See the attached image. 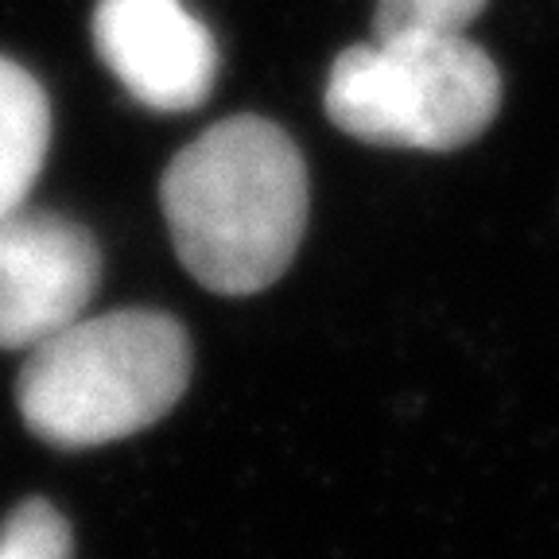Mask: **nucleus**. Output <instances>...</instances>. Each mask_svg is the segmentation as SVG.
Wrapping results in <instances>:
<instances>
[{
	"label": "nucleus",
	"mask_w": 559,
	"mask_h": 559,
	"mask_svg": "<svg viewBox=\"0 0 559 559\" xmlns=\"http://www.w3.org/2000/svg\"><path fill=\"white\" fill-rule=\"evenodd\" d=\"M102 280V249L55 210L0 214V349H35L82 319Z\"/></svg>",
	"instance_id": "obj_4"
},
{
	"label": "nucleus",
	"mask_w": 559,
	"mask_h": 559,
	"mask_svg": "<svg viewBox=\"0 0 559 559\" xmlns=\"http://www.w3.org/2000/svg\"><path fill=\"white\" fill-rule=\"evenodd\" d=\"M159 206L175 253L202 288L257 296L292 269L304 241V152L269 117H226L167 164Z\"/></svg>",
	"instance_id": "obj_1"
},
{
	"label": "nucleus",
	"mask_w": 559,
	"mask_h": 559,
	"mask_svg": "<svg viewBox=\"0 0 559 559\" xmlns=\"http://www.w3.org/2000/svg\"><path fill=\"white\" fill-rule=\"evenodd\" d=\"M51 148V102L35 74L0 55V214L27 202Z\"/></svg>",
	"instance_id": "obj_6"
},
{
	"label": "nucleus",
	"mask_w": 559,
	"mask_h": 559,
	"mask_svg": "<svg viewBox=\"0 0 559 559\" xmlns=\"http://www.w3.org/2000/svg\"><path fill=\"white\" fill-rule=\"evenodd\" d=\"M94 47L117 82L159 114L199 109L218 82V44L183 0H97Z\"/></svg>",
	"instance_id": "obj_5"
},
{
	"label": "nucleus",
	"mask_w": 559,
	"mask_h": 559,
	"mask_svg": "<svg viewBox=\"0 0 559 559\" xmlns=\"http://www.w3.org/2000/svg\"><path fill=\"white\" fill-rule=\"evenodd\" d=\"M486 0H377L373 39L412 32H466Z\"/></svg>",
	"instance_id": "obj_8"
},
{
	"label": "nucleus",
	"mask_w": 559,
	"mask_h": 559,
	"mask_svg": "<svg viewBox=\"0 0 559 559\" xmlns=\"http://www.w3.org/2000/svg\"><path fill=\"white\" fill-rule=\"evenodd\" d=\"M323 109L361 144L459 152L498 117L501 74L466 32L389 35L334 59Z\"/></svg>",
	"instance_id": "obj_3"
},
{
	"label": "nucleus",
	"mask_w": 559,
	"mask_h": 559,
	"mask_svg": "<svg viewBox=\"0 0 559 559\" xmlns=\"http://www.w3.org/2000/svg\"><path fill=\"white\" fill-rule=\"evenodd\" d=\"M191 384V338L171 314H82L27 349L16 404L27 431L59 451H90L152 428Z\"/></svg>",
	"instance_id": "obj_2"
},
{
	"label": "nucleus",
	"mask_w": 559,
	"mask_h": 559,
	"mask_svg": "<svg viewBox=\"0 0 559 559\" xmlns=\"http://www.w3.org/2000/svg\"><path fill=\"white\" fill-rule=\"evenodd\" d=\"M0 559H74L67 516L44 498L20 501L0 524Z\"/></svg>",
	"instance_id": "obj_7"
}]
</instances>
